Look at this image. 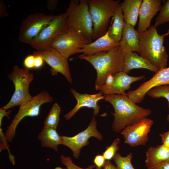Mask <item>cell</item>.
<instances>
[{
  "instance_id": "cell-33",
  "label": "cell",
  "mask_w": 169,
  "mask_h": 169,
  "mask_svg": "<svg viewBox=\"0 0 169 169\" xmlns=\"http://www.w3.org/2000/svg\"><path fill=\"white\" fill-rule=\"evenodd\" d=\"M7 6L2 1H0V17L3 18L8 16Z\"/></svg>"
},
{
  "instance_id": "cell-26",
  "label": "cell",
  "mask_w": 169,
  "mask_h": 169,
  "mask_svg": "<svg viewBox=\"0 0 169 169\" xmlns=\"http://www.w3.org/2000/svg\"><path fill=\"white\" fill-rule=\"evenodd\" d=\"M146 95L153 98L163 97L166 99L169 108V114L166 119L169 122V85H161L154 87L149 90Z\"/></svg>"
},
{
  "instance_id": "cell-38",
  "label": "cell",
  "mask_w": 169,
  "mask_h": 169,
  "mask_svg": "<svg viewBox=\"0 0 169 169\" xmlns=\"http://www.w3.org/2000/svg\"><path fill=\"white\" fill-rule=\"evenodd\" d=\"M58 0H48L47 3V8L51 11H53L55 9L57 6Z\"/></svg>"
},
{
  "instance_id": "cell-30",
  "label": "cell",
  "mask_w": 169,
  "mask_h": 169,
  "mask_svg": "<svg viewBox=\"0 0 169 169\" xmlns=\"http://www.w3.org/2000/svg\"><path fill=\"white\" fill-rule=\"evenodd\" d=\"M61 162L66 166L67 169H93L95 168V164L89 165L86 168H82L78 166L73 162L72 160L69 156H65L63 155H61L60 157Z\"/></svg>"
},
{
  "instance_id": "cell-1",
  "label": "cell",
  "mask_w": 169,
  "mask_h": 169,
  "mask_svg": "<svg viewBox=\"0 0 169 169\" xmlns=\"http://www.w3.org/2000/svg\"><path fill=\"white\" fill-rule=\"evenodd\" d=\"M104 100L113 106L114 117L112 128L116 133L121 132L128 126L146 117L152 113L148 109L137 105L127 95L114 94L105 95Z\"/></svg>"
},
{
  "instance_id": "cell-13",
  "label": "cell",
  "mask_w": 169,
  "mask_h": 169,
  "mask_svg": "<svg viewBox=\"0 0 169 169\" xmlns=\"http://www.w3.org/2000/svg\"><path fill=\"white\" fill-rule=\"evenodd\" d=\"M34 55H39L51 67V74L56 75L58 73L62 74L69 83L72 82V79L68 59L55 49L50 48L40 51H34Z\"/></svg>"
},
{
  "instance_id": "cell-8",
  "label": "cell",
  "mask_w": 169,
  "mask_h": 169,
  "mask_svg": "<svg viewBox=\"0 0 169 169\" xmlns=\"http://www.w3.org/2000/svg\"><path fill=\"white\" fill-rule=\"evenodd\" d=\"M68 28L66 12L56 15L29 44L36 51L48 49L53 41Z\"/></svg>"
},
{
  "instance_id": "cell-31",
  "label": "cell",
  "mask_w": 169,
  "mask_h": 169,
  "mask_svg": "<svg viewBox=\"0 0 169 169\" xmlns=\"http://www.w3.org/2000/svg\"><path fill=\"white\" fill-rule=\"evenodd\" d=\"M105 160L103 155H96L93 161L94 164L95 166V169H102L105 164Z\"/></svg>"
},
{
  "instance_id": "cell-17",
  "label": "cell",
  "mask_w": 169,
  "mask_h": 169,
  "mask_svg": "<svg viewBox=\"0 0 169 169\" xmlns=\"http://www.w3.org/2000/svg\"><path fill=\"white\" fill-rule=\"evenodd\" d=\"M161 0H143L139 13L137 31L141 33L151 26V21L161 7Z\"/></svg>"
},
{
  "instance_id": "cell-37",
  "label": "cell",
  "mask_w": 169,
  "mask_h": 169,
  "mask_svg": "<svg viewBox=\"0 0 169 169\" xmlns=\"http://www.w3.org/2000/svg\"><path fill=\"white\" fill-rule=\"evenodd\" d=\"M11 111L9 110L7 111L2 107L0 109V125H2V121L3 118L4 116H6L8 118H10L8 115L11 113Z\"/></svg>"
},
{
  "instance_id": "cell-24",
  "label": "cell",
  "mask_w": 169,
  "mask_h": 169,
  "mask_svg": "<svg viewBox=\"0 0 169 169\" xmlns=\"http://www.w3.org/2000/svg\"><path fill=\"white\" fill-rule=\"evenodd\" d=\"M112 21L108 31L110 37L116 42H120L125 24L120 3L115 9Z\"/></svg>"
},
{
  "instance_id": "cell-12",
  "label": "cell",
  "mask_w": 169,
  "mask_h": 169,
  "mask_svg": "<svg viewBox=\"0 0 169 169\" xmlns=\"http://www.w3.org/2000/svg\"><path fill=\"white\" fill-rule=\"evenodd\" d=\"M153 124V120L146 117L129 125L120 132L124 142L133 147L145 145L148 141V134Z\"/></svg>"
},
{
  "instance_id": "cell-21",
  "label": "cell",
  "mask_w": 169,
  "mask_h": 169,
  "mask_svg": "<svg viewBox=\"0 0 169 169\" xmlns=\"http://www.w3.org/2000/svg\"><path fill=\"white\" fill-rule=\"evenodd\" d=\"M145 167L154 169L161 162L169 158V148L163 144L150 147L146 152Z\"/></svg>"
},
{
  "instance_id": "cell-11",
  "label": "cell",
  "mask_w": 169,
  "mask_h": 169,
  "mask_svg": "<svg viewBox=\"0 0 169 169\" xmlns=\"http://www.w3.org/2000/svg\"><path fill=\"white\" fill-rule=\"evenodd\" d=\"M97 123L94 116H93L87 127L84 131L72 136H62L63 145L72 151L73 156L76 159L79 158L82 148L89 145V139L94 137L99 141H102L103 137L98 130Z\"/></svg>"
},
{
  "instance_id": "cell-18",
  "label": "cell",
  "mask_w": 169,
  "mask_h": 169,
  "mask_svg": "<svg viewBox=\"0 0 169 169\" xmlns=\"http://www.w3.org/2000/svg\"><path fill=\"white\" fill-rule=\"evenodd\" d=\"M120 44V42H116L110 37L107 31L104 35L84 45L78 53L91 56L98 52L110 51Z\"/></svg>"
},
{
  "instance_id": "cell-15",
  "label": "cell",
  "mask_w": 169,
  "mask_h": 169,
  "mask_svg": "<svg viewBox=\"0 0 169 169\" xmlns=\"http://www.w3.org/2000/svg\"><path fill=\"white\" fill-rule=\"evenodd\" d=\"M70 91L75 97L77 103L75 107L70 111L64 115V117L66 120H70L77 111L83 107L92 108L94 110L95 116L97 115L99 112L100 107L98 102L101 100H104L105 95L102 92L93 94L84 93L81 94L71 88Z\"/></svg>"
},
{
  "instance_id": "cell-5",
  "label": "cell",
  "mask_w": 169,
  "mask_h": 169,
  "mask_svg": "<svg viewBox=\"0 0 169 169\" xmlns=\"http://www.w3.org/2000/svg\"><path fill=\"white\" fill-rule=\"evenodd\" d=\"M8 77L13 82L15 90L9 101L2 107L6 110L24 105L30 101L33 97L29 93V88L34 75L28 69H21L15 65Z\"/></svg>"
},
{
  "instance_id": "cell-23",
  "label": "cell",
  "mask_w": 169,
  "mask_h": 169,
  "mask_svg": "<svg viewBox=\"0 0 169 169\" xmlns=\"http://www.w3.org/2000/svg\"><path fill=\"white\" fill-rule=\"evenodd\" d=\"M143 0H125L120 3L125 23L135 26L137 22Z\"/></svg>"
},
{
  "instance_id": "cell-32",
  "label": "cell",
  "mask_w": 169,
  "mask_h": 169,
  "mask_svg": "<svg viewBox=\"0 0 169 169\" xmlns=\"http://www.w3.org/2000/svg\"><path fill=\"white\" fill-rule=\"evenodd\" d=\"M35 56L30 55L27 56L23 61V65L26 68L30 69L34 68Z\"/></svg>"
},
{
  "instance_id": "cell-7",
  "label": "cell",
  "mask_w": 169,
  "mask_h": 169,
  "mask_svg": "<svg viewBox=\"0 0 169 169\" xmlns=\"http://www.w3.org/2000/svg\"><path fill=\"white\" fill-rule=\"evenodd\" d=\"M53 100V98L47 91H43L33 96L30 101L20 106L4 133L7 141L11 142L13 141L16 135V128L23 118L27 116H38L41 106L44 103L51 102Z\"/></svg>"
},
{
  "instance_id": "cell-36",
  "label": "cell",
  "mask_w": 169,
  "mask_h": 169,
  "mask_svg": "<svg viewBox=\"0 0 169 169\" xmlns=\"http://www.w3.org/2000/svg\"><path fill=\"white\" fill-rule=\"evenodd\" d=\"M154 169H169V158L159 163Z\"/></svg>"
},
{
  "instance_id": "cell-20",
  "label": "cell",
  "mask_w": 169,
  "mask_h": 169,
  "mask_svg": "<svg viewBox=\"0 0 169 169\" xmlns=\"http://www.w3.org/2000/svg\"><path fill=\"white\" fill-rule=\"evenodd\" d=\"M139 33L134 26L125 23L120 45L125 53L128 51L136 52L140 54Z\"/></svg>"
},
{
  "instance_id": "cell-27",
  "label": "cell",
  "mask_w": 169,
  "mask_h": 169,
  "mask_svg": "<svg viewBox=\"0 0 169 169\" xmlns=\"http://www.w3.org/2000/svg\"><path fill=\"white\" fill-rule=\"evenodd\" d=\"M132 158L131 152L125 156H122L120 154L117 152L113 159L118 169H135L131 163Z\"/></svg>"
},
{
  "instance_id": "cell-35",
  "label": "cell",
  "mask_w": 169,
  "mask_h": 169,
  "mask_svg": "<svg viewBox=\"0 0 169 169\" xmlns=\"http://www.w3.org/2000/svg\"><path fill=\"white\" fill-rule=\"evenodd\" d=\"M162 144L169 148V130L165 133L159 135Z\"/></svg>"
},
{
  "instance_id": "cell-9",
  "label": "cell",
  "mask_w": 169,
  "mask_h": 169,
  "mask_svg": "<svg viewBox=\"0 0 169 169\" xmlns=\"http://www.w3.org/2000/svg\"><path fill=\"white\" fill-rule=\"evenodd\" d=\"M90 43L81 33L68 28L53 41L50 48L55 49L68 59L70 56L78 53L81 49Z\"/></svg>"
},
{
  "instance_id": "cell-16",
  "label": "cell",
  "mask_w": 169,
  "mask_h": 169,
  "mask_svg": "<svg viewBox=\"0 0 169 169\" xmlns=\"http://www.w3.org/2000/svg\"><path fill=\"white\" fill-rule=\"evenodd\" d=\"M144 75L133 76L122 72H120L114 76L112 83L109 85L104 84L99 88L98 90L104 95L119 94L127 95L125 93L131 87V84L136 81L142 79Z\"/></svg>"
},
{
  "instance_id": "cell-6",
  "label": "cell",
  "mask_w": 169,
  "mask_h": 169,
  "mask_svg": "<svg viewBox=\"0 0 169 169\" xmlns=\"http://www.w3.org/2000/svg\"><path fill=\"white\" fill-rule=\"evenodd\" d=\"M88 2L93 21V40L94 41L107 32L110 19L120 1L88 0Z\"/></svg>"
},
{
  "instance_id": "cell-28",
  "label": "cell",
  "mask_w": 169,
  "mask_h": 169,
  "mask_svg": "<svg viewBox=\"0 0 169 169\" xmlns=\"http://www.w3.org/2000/svg\"><path fill=\"white\" fill-rule=\"evenodd\" d=\"M160 12L156 18L154 26L156 27L167 22H169V0L162 6Z\"/></svg>"
},
{
  "instance_id": "cell-14",
  "label": "cell",
  "mask_w": 169,
  "mask_h": 169,
  "mask_svg": "<svg viewBox=\"0 0 169 169\" xmlns=\"http://www.w3.org/2000/svg\"><path fill=\"white\" fill-rule=\"evenodd\" d=\"M169 85V67L159 70L149 80L144 82L136 89L129 91L128 97L135 103H141L148 91L155 87Z\"/></svg>"
},
{
  "instance_id": "cell-4",
  "label": "cell",
  "mask_w": 169,
  "mask_h": 169,
  "mask_svg": "<svg viewBox=\"0 0 169 169\" xmlns=\"http://www.w3.org/2000/svg\"><path fill=\"white\" fill-rule=\"evenodd\" d=\"M68 28L81 33L93 42V25L87 0H71L67 8Z\"/></svg>"
},
{
  "instance_id": "cell-39",
  "label": "cell",
  "mask_w": 169,
  "mask_h": 169,
  "mask_svg": "<svg viewBox=\"0 0 169 169\" xmlns=\"http://www.w3.org/2000/svg\"><path fill=\"white\" fill-rule=\"evenodd\" d=\"M103 168V169H118L116 166L114 165L110 161H105Z\"/></svg>"
},
{
  "instance_id": "cell-3",
  "label": "cell",
  "mask_w": 169,
  "mask_h": 169,
  "mask_svg": "<svg viewBox=\"0 0 169 169\" xmlns=\"http://www.w3.org/2000/svg\"><path fill=\"white\" fill-rule=\"evenodd\" d=\"M168 35L169 29L160 35L154 25L139 33L140 55L159 70L166 68L168 56L163 43L164 38Z\"/></svg>"
},
{
  "instance_id": "cell-29",
  "label": "cell",
  "mask_w": 169,
  "mask_h": 169,
  "mask_svg": "<svg viewBox=\"0 0 169 169\" xmlns=\"http://www.w3.org/2000/svg\"><path fill=\"white\" fill-rule=\"evenodd\" d=\"M120 141L119 138H116L110 145L105 147L106 150L103 153V155L106 161H110L113 158L119 149L118 146Z\"/></svg>"
},
{
  "instance_id": "cell-10",
  "label": "cell",
  "mask_w": 169,
  "mask_h": 169,
  "mask_svg": "<svg viewBox=\"0 0 169 169\" xmlns=\"http://www.w3.org/2000/svg\"><path fill=\"white\" fill-rule=\"evenodd\" d=\"M55 16L42 13L28 15L22 22L19 29V40L23 43L29 44Z\"/></svg>"
},
{
  "instance_id": "cell-22",
  "label": "cell",
  "mask_w": 169,
  "mask_h": 169,
  "mask_svg": "<svg viewBox=\"0 0 169 169\" xmlns=\"http://www.w3.org/2000/svg\"><path fill=\"white\" fill-rule=\"evenodd\" d=\"M38 137L41 141L42 147L50 148L56 151L58 145H63L62 136L58 134L56 129L54 128L44 127Z\"/></svg>"
},
{
  "instance_id": "cell-19",
  "label": "cell",
  "mask_w": 169,
  "mask_h": 169,
  "mask_svg": "<svg viewBox=\"0 0 169 169\" xmlns=\"http://www.w3.org/2000/svg\"><path fill=\"white\" fill-rule=\"evenodd\" d=\"M139 68L148 69L155 73L159 70L146 59L135 52L125 53L121 71L128 74L130 70Z\"/></svg>"
},
{
  "instance_id": "cell-40",
  "label": "cell",
  "mask_w": 169,
  "mask_h": 169,
  "mask_svg": "<svg viewBox=\"0 0 169 169\" xmlns=\"http://www.w3.org/2000/svg\"><path fill=\"white\" fill-rule=\"evenodd\" d=\"M114 75H110L106 78L104 84L106 85H109L113 82L114 80Z\"/></svg>"
},
{
  "instance_id": "cell-2",
  "label": "cell",
  "mask_w": 169,
  "mask_h": 169,
  "mask_svg": "<svg viewBox=\"0 0 169 169\" xmlns=\"http://www.w3.org/2000/svg\"><path fill=\"white\" fill-rule=\"evenodd\" d=\"M125 54L120 44L109 51L100 52L91 56L81 54L78 58L87 61L95 69L97 76L95 86L98 90L105 84L109 75L114 76L121 71Z\"/></svg>"
},
{
  "instance_id": "cell-34",
  "label": "cell",
  "mask_w": 169,
  "mask_h": 169,
  "mask_svg": "<svg viewBox=\"0 0 169 169\" xmlns=\"http://www.w3.org/2000/svg\"><path fill=\"white\" fill-rule=\"evenodd\" d=\"M35 56L34 68L36 69L41 68L43 65L44 61L43 58L39 55Z\"/></svg>"
},
{
  "instance_id": "cell-25",
  "label": "cell",
  "mask_w": 169,
  "mask_h": 169,
  "mask_svg": "<svg viewBox=\"0 0 169 169\" xmlns=\"http://www.w3.org/2000/svg\"><path fill=\"white\" fill-rule=\"evenodd\" d=\"M61 108L59 104L55 103L44 120V127L56 129L60 120Z\"/></svg>"
}]
</instances>
